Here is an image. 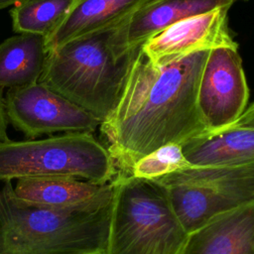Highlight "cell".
Masks as SVG:
<instances>
[{"label": "cell", "mask_w": 254, "mask_h": 254, "mask_svg": "<svg viewBox=\"0 0 254 254\" xmlns=\"http://www.w3.org/2000/svg\"><path fill=\"white\" fill-rule=\"evenodd\" d=\"M230 126L254 127V101L244 110L241 116Z\"/></svg>", "instance_id": "ac0fdd59"}, {"label": "cell", "mask_w": 254, "mask_h": 254, "mask_svg": "<svg viewBox=\"0 0 254 254\" xmlns=\"http://www.w3.org/2000/svg\"><path fill=\"white\" fill-rule=\"evenodd\" d=\"M235 1L147 0L112 30L113 52L117 58H122L178 21L215 8H230Z\"/></svg>", "instance_id": "30bf717a"}, {"label": "cell", "mask_w": 254, "mask_h": 254, "mask_svg": "<svg viewBox=\"0 0 254 254\" xmlns=\"http://www.w3.org/2000/svg\"><path fill=\"white\" fill-rule=\"evenodd\" d=\"M147 0H73L59 26L46 37L48 52L71 40L118 25Z\"/></svg>", "instance_id": "4fadbf2b"}, {"label": "cell", "mask_w": 254, "mask_h": 254, "mask_svg": "<svg viewBox=\"0 0 254 254\" xmlns=\"http://www.w3.org/2000/svg\"><path fill=\"white\" fill-rule=\"evenodd\" d=\"M7 126L8 118L6 114L4 98L2 96V88H0V143L9 140L7 134Z\"/></svg>", "instance_id": "d6986e66"}, {"label": "cell", "mask_w": 254, "mask_h": 254, "mask_svg": "<svg viewBox=\"0 0 254 254\" xmlns=\"http://www.w3.org/2000/svg\"><path fill=\"white\" fill-rule=\"evenodd\" d=\"M113 197L52 209L18 199L12 182L0 190V254H104Z\"/></svg>", "instance_id": "7a4b0ae2"}, {"label": "cell", "mask_w": 254, "mask_h": 254, "mask_svg": "<svg viewBox=\"0 0 254 254\" xmlns=\"http://www.w3.org/2000/svg\"><path fill=\"white\" fill-rule=\"evenodd\" d=\"M8 122L29 139L57 133H93L100 121L41 81L9 88Z\"/></svg>", "instance_id": "52a82bcc"}, {"label": "cell", "mask_w": 254, "mask_h": 254, "mask_svg": "<svg viewBox=\"0 0 254 254\" xmlns=\"http://www.w3.org/2000/svg\"><path fill=\"white\" fill-rule=\"evenodd\" d=\"M208 51L164 65L143 52L136 61L112 115L100 124L117 175H128L143 156L169 143L205 133L197 108V86Z\"/></svg>", "instance_id": "6da1fadb"}, {"label": "cell", "mask_w": 254, "mask_h": 254, "mask_svg": "<svg viewBox=\"0 0 254 254\" xmlns=\"http://www.w3.org/2000/svg\"><path fill=\"white\" fill-rule=\"evenodd\" d=\"M117 175L114 160L93 133L0 143V182L26 178H72L98 184Z\"/></svg>", "instance_id": "5b68a950"}, {"label": "cell", "mask_w": 254, "mask_h": 254, "mask_svg": "<svg viewBox=\"0 0 254 254\" xmlns=\"http://www.w3.org/2000/svg\"><path fill=\"white\" fill-rule=\"evenodd\" d=\"M189 232L214 217L254 203V163L191 166L156 179Z\"/></svg>", "instance_id": "8992f818"}, {"label": "cell", "mask_w": 254, "mask_h": 254, "mask_svg": "<svg viewBox=\"0 0 254 254\" xmlns=\"http://www.w3.org/2000/svg\"><path fill=\"white\" fill-rule=\"evenodd\" d=\"M73 0H21L10 10L17 33L48 37L62 22Z\"/></svg>", "instance_id": "2e32d148"}, {"label": "cell", "mask_w": 254, "mask_h": 254, "mask_svg": "<svg viewBox=\"0 0 254 254\" xmlns=\"http://www.w3.org/2000/svg\"><path fill=\"white\" fill-rule=\"evenodd\" d=\"M104 254H180L188 231L156 180L116 175Z\"/></svg>", "instance_id": "277c9868"}, {"label": "cell", "mask_w": 254, "mask_h": 254, "mask_svg": "<svg viewBox=\"0 0 254 254\" xmlns=\"http://www.w3.org/2000/svg\"><path fill=\"white\" fill-rule=\"evenodd\" d=\"M247 85L238 45L208 51L197 86V108L207 132L232 125L247 108Z\"/></svg>", "instance_id": "ba28073f"}, {"label": "cell", "mask_w": 254, "mask_h": 254, "mask_svg": "<svg viewBox=\"0 0 254 254\" xmlns=\"http://www.w3.org/2000/svg\"><path fill=\"white\" fill-rule=\"evenodd\" d=\"M46 37L19 33L0 44V88L39 81L48 58Z\"/></svg>", "instance_id": "9a60e30c"}, {"label": "cell", "mask_w": 254, "mask_h": 254, "mask_svg": "<svg viewBox=\"0 0 254 254\" xmlns=\"http://www.w3.org/2000/svg\"><path fill=\"white\" fill-rule=\"evenodd\" d=\"M21 0H0V10L7 8L9 6H14L16 3H18Z\"/></svg>", "instance_id": "ffe728a7"}, {"label": "cell", "mask_w": 254, "mask_h": 254, "mask_svg": "<svg viewBox=\"0 0 254 254\" xmlns=\"http://www.w3.org/2000/svg\"><path fill=\"white\" fill-rule=\"evenodd\" d=\"M229 8L220 7L182 19L149 39L143 46L145 58L164 65L191 54L237 44L228 28Z\"/></svg>", "instance_id": "9c48e42d"}, {"label": "cell", "mask_w": 254, "mask_h": 254, "mask_svg": "<svg viewBox=\"0 0 254 254\" xmlns=\"http://www.w3.org/2000/svg\"><path fill=\"white\" fill-rule=\"evenodd\" d=\"M180 254H254V203L189 232Z\"/></svg>", "instance_id": "7c38bea8"}, {"label": "cell", "mask_w": 254, "mask_h": 254, "mask_svg": "<svg viewBox=\"0 0 254 254\" xmlns=\"http://www.w3.org/2000/svg\"><path fill=\"white\" fill-rule=\"evenodd\" d=\"M191 166H224L254 163V127H236L205 132L182 144Z\"/></svg>", "instance_id": "5bb4252c"}, {"label": "cell", "mask_w": 254, "mask_h": 254, "mask_svg": "<svg viewBox=\"0 0 254 254\" xmlns=\"http://www.w3.org/2000/svg\"><path fill=\"white\" fill-rule=\"evenodd\" d=\"M13 190L21 201L52 209H71L113 197L114 183L98 184L72 178H26Z\"/></svg>", "instance_id": "8fae6325"}, {"label": "cell", "mask_w": 254, "mask_h": 254, "mask_svg": "<svg viewBox=\"0 0 254 254\" xmlns=\"http://www.w3.org/2000/svg\"><path fill=\"white\" fill-rule=\"evenodd\" d=\"M189 167L191 165L185 157L182 144L169 143L138 159L131 166L128 175L156 180Z\"/></svg>", "instance_id": "e0dca14e"}, {"label": "cell", "mask_w": 254, "mask_h": 254, "mask_svg": "<svg viewBox=\"0 0 254 254\" xmlns=\"http://www.w3.org/2000/svg\"><path fill=\"white\" fill-rule=\"evenodd\" d=\"M113 29L50 50L39 79L91 113L100 124L115 111L131 70L142 54V48H138L117 58L111 46Z\"/></svg>", "instance_id": "3957f363"}]
</instances>
